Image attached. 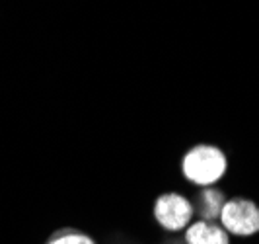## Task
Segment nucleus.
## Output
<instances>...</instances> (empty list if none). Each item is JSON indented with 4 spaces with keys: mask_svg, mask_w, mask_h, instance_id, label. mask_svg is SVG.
Here are the masks:
<instances>
[{
    "mask_svg": "<svg viewBox=\"0 0 259 244\" xmlns=\"http://www.w3.org/2000/svg\"><path fill=\"white\" fill-rule=\"evenodd\" d=\"M228 170V158L214 145H195L182 158V174L185 180L208 188L221 180Z\"/></svg>",
    "mask_w": 259,
    "mask_h": 244,
    "instance_id": "1",
    "label": "nucleus"
},
{
    "mask_svg": "<svg viewBox=\"0 0 259 244\" xmlns=\"http://www.w3.org/2000/svg\"><path fill=\"white\" fill-rule=\"evenodd\" d=\"M219 221L230 236H253L259 232V205L247 197L226 199Z\"/></svg>",
    "mask_w": 259,
    "mask_h": 244,
    "instance_id": "2",
    "label": "nucleus"
},
{
    "mask_svg": "<svg viewBox=\"0 0 259 244\" xmlns=\"http://www.w3.org/2000/svg\"><path fill=\"white\" fill-rule=\"evenodd\" d=\"M193 215V203L187 197H183L182 193H162L154 201V219L164 231H185L189 227Z\"/></svg>",
    "mask_w": 259,
    "mask_h": 244,
    "instance_id": "3",
    "label": "nucleus"
},
{
    "mask_svg": "<svg viewBox=\"0 0 259 244\" xmlns=\"http://www.w3.org/2000/svg\"><path fill=\"white\" fill-rule=\"evenodd\" d=\"M185 244H230V234L214 221H195L185 229Z\"/></svg>",
    "mask_w": 259,
    "mask_h": 244,
    "instance_id": "4",
    "label": "nucleus"
},
{
    "mask_svg": "<svg viewBox=\"0 0 259 244\" xmlns=\"http://www.w3.org/2000/svg\"><path fill=\"white\" fill-rule=\"evenodd\" d=\"M224 201H226L224 193L208 186V188H203V192L197 195V203L193 205V209L201 215L203 221H217L221 217Z\"/></svg>",
    "mask_w": 259,
    "mask_h": 244,
    "instance_id": "5",
    "label": "nucleus"
},
{
    "mask_svg": "<svg viewBox=\"0 0 259 244\" xmlns=\"http://www.w3.org/2000/svg\"><path fill=\"white\" fill-rule=\"evenodd\" d=\"M45 244H96L88 232H82L78 229H61L55 231Z\"/></svg>",
    "mask_w": 259,
    "mask_h": 244,
    "instance_id": "6",
    "label": "nucleus"
}]
</instances>
